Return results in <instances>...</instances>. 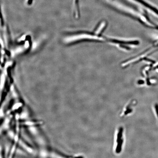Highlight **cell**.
Returning <instances> with one entry per match:
<instances>
[{
  "label": "cell",
  "instance_id": "cell-1",
  "mask_svg": "<svg viewBox=\"0 0 158 158\" xmlns=\"http://www.w3.org/2000/svg\"><path fill=\"white\" fill-rule=\"evenodd\" d=\"M123 142V140L122 139H121L120 140L118 143L117 147H116V153H117V154H119V153H120L121 150H122Z\"/></svg>",
  "mask_w": 158,
  "mask_h": 158
},
{
  "label": "cell",
  "instance_id": "cell-2",
  "mask_svg": "<svg viewBox=\"0 0 158 158\" xmlns=\"http://www.w3.org/2000/svg\"><path fill=\"white\" fill-rule=\"evenodd\" d=\"M123 130V129L122 127H121L119 129V131L118 134L117 138V143H118L120 140H121V138H122V136Z\"/></svg>",
  "mask_w": 158,
  "mask_h": 158
},
{
  "label": "cell",
  "instance_id": "cell-3",
  "mask_svg": "<svg viewBox=\"0 0 158 158\" xmlns=\"http://www.w3.org/2000/svg\"><path fill=\"white\" fill-rule=\"evenodd\" d=\"M4 75H3L2 76H1V89H2L3 88V87H4Z\"/></svg>",
  "mask_w": 158,
  "mask_h": 158
},
{
  "label": "cell",
  "instance_id": "cell-4",
  "mask_svg": "<svg viewBox=\"0 0 158 158\" xmlns=\"http://www.w3.org/2000/svg\"><path fill=\"white\" fill-rule=\"evenodd\" d=\"M22 105L21 104V103H18L17 104L14 105L13 107V109H17L19 107L21 106Z\"/></svg>",
  "mask_w": 158,
  "mask_h": 158
},
{
  "label": "cell",
  "instance_id": "cell-5",
  "mask_svg": "<svg viewBox=\"0 0 158 158\" xmlns=\"http://www.w3.org/2000/svg\"><path fill=\"white\" fill-rule=\"evenodd\" d=\"M30 130L33 133L35 134L36 133V130L35 128L33 127H31L30 128Z\"/></svg>",
  "mask_w": 158,
  "mask_h": 158
},
{
  "label": "cell",
  "instance_id": "cell-6",
  "mask_svg": "<svg viewBox=\"0 0 158 158\" xmlns=\"http://www.w3.org/2000/svg\"><path fill=\"white\" fill-rule=\"evenodd\" d=\"M132 110L131 109H128L125 112V113H124V114H125V115H126L129 113H130L132 112Z\"/></svg>",
  "mask_w": 158,
  "mask_h": 158
},
{
  "label": "cell",
  "instance_id": "cell-7",
  "mask_svg": "<svg viewBox=\"0 0 158 158\" xmlns=\"http://www.w3.org/2000/svg\"><path fill=\"white\" fill-rule=\"evenodd\" d=\"M41 155L42 157H45L46 156V153L44 151H41Z\"/></svg>",
  "mask_w": 158,
  "mask_h": 158
},
{
  "label": "cell",
  "instance_id": "cell-8",
  "mask_svg": "<svg viewBox=\"0 0 158 158\" xmlns=\"http://www.w3.org/2000/svg\"><path fill=\"white\" fill-rule=\"evenodd\" d=\"M26 114H25V113H24V114H22L21 116V117L22 118H24L26 117Z\"/></svg>",
  "mask_w": 158,
  "mask_h": 158
},
{
  "label": "cell",
  "instance_id": "cell-9",
  "mask_svg": "<svg viewBox=\"0 0 158 158\" xmlns=\"http://www.w3.org/2000/svg\"><path fill=\"white\" fill-rule=\"evenodd\" d=\"M26 124H27V125H33V124H34V123L33 122H27L26 123Z\"/></svg>",
  "mask_w": 158,
  "mask_h": 158
},
{
  "label": "cell",
  "instance_id": "cell-10",
  "mask_svg": "<svg viewBox=\"0 0 158 158\" xmlns=\"http://www.w3.org/2000/svg\"><path fill=\"white\" fill-rule=\"evenodd\" d=\"M144 81H142V80H140L138 82V84L140 85L143 84H144Z\"/></svg>",
  "mask_w": 158,
  "mask_h": 158
},
{
  "label": "cell",
  "instance_id": "cell-11",
  "mask_svg": "<svg viewBox=\"0 0 158 158\" xmlns=\"http://www.w3.org/2000/svg\"><path fill=\"white\" fill-rule=\"evenodd\" d=\"M15 147L14 146L12 148V151H11V153H12H12H13V152H14V150H15Z\"/></svg>",
  "mask_w": 158,
  "mask_h": 158
},
{
  "label": "cell",
  "instance_id": "cell-12",
  "mask_svg": "<svg viewBox=\"0 0 158 158\" xmlns=\"http://www.w3.org/2000/svg\"><path fill=\"white\" fill-rule=\"evenodd\" d=\"M9 135L11 137H12L13 136V134L12 132H10Z\"/></svg>",
  "mask_w": 158,
  "mask_h": 158
},
{
  "label": "cell",
  "instance_id": "cell-13",
  "mask_svg": "<svg viewBox=\"0 0 158 158\" xmlns=\"http://www.w3.org/2000/svg\"><path fill=\"white\" fill-rule=\"evenodd\" d=\"M18 140V137L17 136H16L15 137V140L16 141H17V140Z\"/></svg>",
  "mask_w": 158,
  "mask_h": 158
},
{
  "label": "cell",
  "instance_id": "cell-14",
  "mask_svg": "<svg viewBox=\"0 0 158 158\" xmlns=\"http://www.w3.org/2000/svg\"><path fill=\"white\" fill-rule=\"evenodd\" d=\"M3 113H2V110H1V116H2L3 115Z\"/></svg>",
  "mask_w": 158,
  "mask_h": 158
},
{
  "label": "cell",
  "instance_id": "cell-15",
  "mask_svg": "<svg viewBox=\"0 0 158 158\" xmlns=\"http://www.w3.org/2000/svg\"><path fill=\"white\" fill-rule=\"evenodd\" d=\"M19 116L18 115H17L16 116V118L17 119H18L19 118Z\"/></svg>",
  "mask_w": 158,
  "mask_h": 158
},
{
  "label": "cell",
  "instance_id": "cell-16",
  "mask_svg": "<svg viewBox=\"0 0 158 158\" xmlns=\"http://www.w3.org/2000/svg\"><path fill=\"white\" fill-rule=\"evenodd\" d=\"M13 86H12V87H11V90H13Z\"/></svg>",
  "mask_w": 158,
  "mask_h": 158
}]
</instances>
